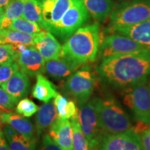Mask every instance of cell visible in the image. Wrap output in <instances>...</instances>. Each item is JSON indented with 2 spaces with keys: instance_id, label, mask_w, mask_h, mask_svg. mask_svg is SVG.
<instances>
[{
  "instance_id": "11",
  "label": "cell",
  "mask_w": 150,
  "mask_h": 150,
  "mask_svg": "<svg viewBox=\"0 0 150 150\" xmlns=\"http://www.w3.org/2000/svg\"><path fill=\"white\" fill-rule=\"evenodd\" d=\"M97 147L99 150H142L140 135L134 128L117 134H103Z\"/></svg>"
},
{
  "instance_id": "5",
  "label": "cell",
  "mask_w": 150,
  "mask_h": 150,
  "mask_svg": "<svg viewBox=\"0 0 150 150\" xmlns=\"http://www.w3.org/2000/svg\"><path fill=\"white\" fill-rule=\"evenodd\" d=\"M96 84V76L89 65L81 66L67 78L64 84L65 91L74 97L78 105L89 100Z\"/></svg>"
},
{
  "instance_id": "14",
  "label": "cell",
  "mask_w": 150,
  "mask_h": 150,
  "mask_svg": "<svg viewBox=\"0 0 150 150\" xmlns=\"http://www.w3.org/2000/svg\"><path fill=\"white\" fill-rule=\"evenodd\" d=\"M35 49L38 51L45 61L57 59L63 55L62 46L51 32L42 30L34 38Z\"/></svg>"
},
{
  "instance_id": "23",
  "label": "cell",
  "mask_w": 150,
  "mask_h": 150,
  "mask_svg": "<svg viewBox=\"0 0 150 150\" xmlns=\"http://www.w3.org/2000/svg\"><path fill=\"white\" fill-rule=\"evenodd\" d=\"M37 34H28L8 29H0V44L33 46L34 38Z\"/></svg>"
},
{
  "instance_id": "12",
  "label": "cell",
  "mask_w": 150,
  "mask_h": 150,
  "mask_svg": "<svg viewBox=\"0 0 150 150\" xmlns=\"http://www.w3.org/2000/svg\"><path fill=\"white\" fill-rule=\"evenodd\" d=\"M107 31L128 37L150 50V18L133 25L108 27Z\"/></svg>"
},
{
  "instance_id": "18",
  "label": "cell",
  "mask_w": 150,
  "mask_h": 150,
  "mask_svg": "<svg viewBox=\"0 0 150 150\" xmlns=\"http://www.w3.org/2000/svg\"><path fill=\"white\" fill-rule=\"evenodd\" d=\"M81 65L62 56L57 59L49 60L45 62V72L52 77L62 79L68 78Z\"/></svg>"
},
{
  "instance_id": "21",
  "label": "cell",
  "mask_w": 150,
  "mask_h": 150,
  "mask_svg": "<svg viewBox=\"0 0 150 150\" xmlns=\"http://www.w3.org/2000/svg\"><path fill=\"white\" fill-rule=\"evenodd\" d=\"M55 86L42 74H38L36 82L33 86L31 95L38 100L48 102L58 95Z\"/></svg>"
},
{
  "instance_id": "32",
  "label": "cell",
  "mask_w": 150,
  "mask_h": 150,
  "mask_svg": "<svg viewBox=\"0 0 150 150\" xmlns=\"http://www.w3.org/2000/svg\"><path fill=\"white\" fill-rule=\"evenodd\" d=\"M13 61V51L11 45L0 44V64Z\"/></svg>"
},
{
  "instance_id": "3",
  "label": "cell",
  "mask_w": 150,
  "mask_h": 150,
  "mask_svg": "<svg viewBox=\"0 0 150 150\" xmlns=\"http://www.w3.org/2000/svg\"><path fill=\"white\" fill-rule=\"evenodd\" d=\"M96 109L103 134H117L134 128L128 115L115 99L96 98Z\"/></svg>"
},
{
  "instance_id": "7",
  "label": "cell",
  "mask_w": 150,
  "mask_h": 150,
  "mask_svg": "<svg viewBox=\"0 0 150 150\" xmlns=\"http://www.w3.org/2000/svg\"><path fill=\"white\" fill-rule=\"evenodd\" d=\"M123 99L137 120L147 125L150 119V92L147 81L127 88Z\"/></svg>"
},
{
  "instance_id": "19",
  "label": "cell",
  "mask_w": 150,
  "mask_h": 150,
  "mask_svg": "<svg viewBox=\"0 0 150 150\" xmlns=\"http://www.w3.org/2000/svg\"><path fill=\"white\" fill-rule=\"evenodd\" d=\"M57 117L53 102H45L38 110L35 116V136L39 137L46 129L50 128Z\"/></svg>"
},
{
  "instance_id": "13",
  "label": "cell",
  "mask_w": 150,
  "mask_h": 150,
  "mask_svg": "<svg viewBox=\"0 0 150 150\" xmlns=\"http://www.w3.org/2000/svg\"><path fill=\"white\" fill-rule=\"evenodd\" d=\"M42 9L45 31L56 24L75 0H37Z\"/></svg>"
},
{
  "instance_id": "34",
  "label": "cell",
  "mask_w": 150,
  "mask_h": 150,
  "mask_svg": "<svg viewBox=\"0 0 150 150\" xmlns=\"http://www.w3.org/2000/svg\"><path fill=\"white\" fill-rule=\"evenodd\" d=\"M139 135L142 150H150V126L144 129Z\"/></svg>"
},
{
  "instance_id": "39",
  "label": "cell",
  "mask_w": 150,
  "mask_h": 150,
  "mask_svg": "<svg viewBox=\"0 0 150 150\" xmlns=\"http://www.w3.org/2000/svg\"><path fill=\"white\" fill-rule=\"evenodd\" d=\"M89 150H99V148L97 147V146H95V147L89 148Z\"/></svg>"
},
{
  "instance_id": "28",
  "label": "cell",
  "mask_w": 150,
  "mask_h": 150,
  "mask_svg": "<svg viewBox=\"0 0 150 150\" xmlns=\"http://www.w3.org/2000/svg\"><path fill=\"white\" fill-rule=\"evenodd\" d=\"M8 29L15 30L28 34H37L43 30L38 24L25 20L21 17L13 20Z\"/></svg>"
},
{
  "instance_id": "17",
  "label": "cell",
  "mask_w": 150,
  "mask_h": 150,
  "mask_svg": "<svg viewBox=\"0 0 150 150\" xmlns=\"http://www.w3.org/2000/svg\"><path fill=\"white\" fill-rule=\"evenodd\" d=\"M0 120L6 125H8L25 138L37 141L34 127L29 119L24 118L20 114L6 111L0 113Z\"/></svg>"
},
{
  "instance_id": "38",
  "label": "cell",
  "mask_w": 150,
  "mask_h": 150,
  "mask_svg": "<svg viewBox=\"0 0 150 150\" xmlns=\"http://www.w3.org/2000/svg\"><path fill=\"white\" fill-rule=\"evenodd\" d=\"M147 86L148 87H149V92H150V76L148 77L147 80Z\"/></svg>"
},
{
  "instance_id": "36",
  "label": "cell",
  "mask_w": 150,
  "mask_h": 150,
  "mask_svg": "<svg viewBox=\"0 0 150 150\" xmlns=\"http://www.w3.org/2000/svg\"><path fill=\"white\" fill-rule=\"evenodd\" d=\"M14 0H0V7L1 8H6V7L8 6L9 4L13 2Z\"/></svg>"
},
{
  "instance_id": "33",
  "label": "cell",
  "mask_w": 150,
  "mask_h": 150,
  "mask_svg": "<svg viewBox=\"0 0 150 150\" xmlns=\"http://www.w3.org/2000/svg\"><path fill=\"white\" fill-rule=\"evenodd\" d=\"M38 150H65L53 141L49 134H45Z\"/></svg>"
},
{
  "instance_id": "22",
  "label": "cell",
  "mask_w": 150,
  "mask_h": 150,
  "mask_svg": "<svg viewBox=\"0 0 150 150\" xmlns=\"http://www.w3.org/2000/svg\"><path fill=\"white\" fill-rule=\"evenodd\" d=\"M88 13L98 22L104 21L114 6L112 0H81Z\"/></svg>"
},
{
  "instance_id": "27",
  "label": "cell",
  "mask_w": 150,
  "mask_h": 150,
  "mask_svg": "<svg viewBox=\"0 0 150 150\" xmlns=\"http://www.w3.org/2000/svg\"><path fill=\"white\" fill-rule=\"evenodd\" d=\"M72 127V150H89L88 144L81 129L78 120V115L70 119Z\"/></svg>"
},
{
  "instance_id": "29",
  "label": "cell",
  "mask_w": 150,
  "mask_h": 150,
  "mask_svg": "<svg viewBox=\"0 0 150 150\" xmlns=\"http://www.w3.org/2000/svg\"><path fill=\"white\" fill-rule=\"evenodd\" d=\"M38 110V106L31 99L24 98L20 99L17 104L16 110L20 115L29 117L34 115Z\"/></svg>"
},
{
  "instance_id": "26",
  "label": "cell",
  "mask_w": 150,
  "mask_h": 150,
  "mask_svg": "<svg viewBox=\"0 0 150 150\" xmlns=\"http://www.w3.org/2000/svg\"><path fill=\"white\" fill-rule=\"evenodd\" d=\"M23 9V0H14L9 4L5 8L3 19L0 24V29H8L13 20L22 16Z\"/></svg>"
},
{
  "instance_id": "20",
  "label": "cell",
  "mask_w": 150,
  "mask_h": 150,
  "mask_svg": "<svg viewBox=\"0 0 150 150\" xmlns=\"http://www.w3.org/2000/svg\"><path fill=\"white\" fill-rule=\"evenodd\" d=\"M2 131L10 150H35L37 142L35 140L25 138L8 125H6L3 127Z\"/></svg>"
},
{
  "instance_id": "1",
  "label": "cell",
  "mask_w": 150,
  "mask_h": 150,
  "mask_svg": "<svg viewBox=\"0 0 150 150\" xmlns=\"http://www.w3.org/2000/svg\"><path fill=\"white\" fill-rule=\"evenodd\" d=\"M97 72L105 81L117 88H127L147 81L150 76V50L108 56L102 59Z\"/></svg>"
},
{
  "instance_id": "31",
  "label": "cell",
  "mask_w": 150,
  "mask_h": 150,
  "mask_svg": "<svg viewBox=\"0 0 150 150\" xmlns=\"http://www.w3.org/2000/svg\"><path fill=\"white\" fill-rule=\"evenodd\" d=\"M18 102V101L11 97L4 90L0 88V108L3 109L4 112L13 109Z\"/></svg>"
},
{
  "instance_id": "30",
  "label": "cell",
  "mask_w": 150,
  "mask_h": 150,
  "mask_svg": "<svg viewBox=\"0 0 150 150\" xmlns=\"http://www.w3.org/2000/svg\"><path fill=\"white\" fill-rule=\"evenodd\" d=\"M20 68L15 61L0 64V86L10 79Z\"/></svg>"
},
{
  "instance_id": "16",
  "label": "cell",
  "mask_w": 150,
  "mask_h": 150,
  "mask_svg": "<svg viewBox=\"0 0 150 150\" xmlns=\"http://www.w3.org/2000/svg\"><path fill=\"white\" fill-rule=\"evenodd\" d=\"M1 86L7 93L19 102L22 98L27 96L29 93L30 81L27 73L19 68V70Z\"/></svg>"
},
{
  "instance_id": "24",
  "label": "cell",
  "mask_w": 150,
  "mask_h": 150,
  "mask_svg": "<svg viewBox=\"0 0 150 150\" xmlns=\"http://www.w3.org/2000/svg\"><path fill=\"white\" fill-rule=\"evenodd\" d=\"M54 104L56 108L57 117L70 120L78 115V109L74 101L69 100L66 97L58 93L54 97Z\"/></svg>"
},
{
  "instance_id": "10",
  "label": "cell",
  "mask_w": 150,
  "mask_h": 150,
  "mask_svg": "<svg viewBox=\"0 0 150 150\" xmlns=\"http://www.w3.org/2000/svg\"><path fill=\"white\" fill-rule=\"evenodd\" d=\"M13 51L14 61L17 64L31 76L45 72V60L33 45H11Z\"/></svg>"
},
{
  "instance_id": "25",
  "label": "cell",
  "mask_w": 150,
  "mask_h": 150,
  "mask_svg": "<svg viewBox=\"0 0 150 150\" xmlns=\"http://www.w3.org/2000/svg\"><path fill=\"white\" fill-rule=\"evenodd\" d=\"M24 9L21 18L35 22L41 29H45V24L43 21L42 9L37 0H23Z\"/></svg>"
},
{
  "instance_id": "6",
  "label": "cell",
  "mask_w": 150,
  "mask_h": 150,
  "mask_svg": "<svg viewBox=\"0 0 150 150\" xmlns=\"http://www.w3.org/2000/svg\"><path fill=\"white\" fill-rule=\"evenodd\" d=\"M88 12L81 0H75L62 16L59 21L49 30L65 41L72 33L81 27L88 19Z\"/></svg>"
},
{
  "instance_id": "37",
  "label": "cell",
  "mask_w": 150,
  "mask_h": 150,
  "mask_svg": "<svg viewBox=\"0 0 150 150\" xmlns=\"http://www.w3.org/2000/svg\"><path fill=\"white\" fill-rule=\"evenodd\" d=\"M4 14V8H1L0 7V24H1V20H2Z\"/></svg>"
},
{
  "instance_id": "40",
  "label": "cell",
  "mask_w": 150,
  "mask_h": 150,
  "mask_svg": "<svg viewBox=\"0 0 150 150\" xmlns=\"http://www.w3.org/2000/svg\"><path fill=\"white\" fill-rule=\"evenodd\" d=\"M147 126H150V119H149V122H148V123H147Z\"/></svg>"
},
{
  "instance_id": "9",
  "label": "cell",
  "mask_w": 150,
  "mask_h": 150,
  "mask_svg": "<svg viewBox=\"0 0 150 150\" xmlns=\"http://www.w3.org/2000/svg\"><path fill=\"white\" fill-rule=\"evenodd\" d=\"M150 50L132 39L124 35L109 33L105 36L99 47V57L104 59L115 54L136 53Z\"/></svg>"
},
{
  "instance_id": "8",
  "label": "cell",
  "mask_w": 150,
  "mask_h": 150,
  "mask_svg": "<svg viewBox=\"0 0 150 150\" xmlns=\"http://www.w3.org/2000/svg\"><path fill=\"white\" fill-rule=\"evenodd\" d=\"M78 120L81 129L87 140L89 148L97 146L103 134L99 127L96 109V98L79 105Z\"/></svg>"
},
{
  "instance_id": "15",
  "label": "cell",
  "mask_w": 150,
  "mask_h": 150,
  "mask_svg": "<svg viewBox=\"0 0 150 150\" xmlns=\"http://www.w3.org/2000/svg\"><path fill=\"white\" fill-rule=\"evenodd\" d=\"M49 136L65 150H72V127L70 121L56 117L49 129Z\"/></svg>"
},
{
  "instance_id": "2",
  "label": "cell",
  "mask_w": 150,
  "mask_h": 150,
  "mask_svg": "<svg viewBox=\"0 0 150 150\" xmlns=\"http://www.w3.org/2000/svg\"><path fill=\"white\" fill-rule=\"evenodd\" d=\"M99 47V27L97 22L80 27L62 46L63 56L83 65L96 59Z\"/></svg>"
},
{
  "instance_id": "41",
  "label": "cell",
  "mask_w": 150,
  "mask_h": 150,
  "mask_svg": "<svg viewBox=\"0 0 150 150\" xmlns=\"http://www.w3.org/2000/svg\"><path fill=\"white\" fill-rule=\"evenodd\" d=\"M0 113H1V112H0Z\"/></svg>"
},
{
  "instance_id": "35",
  "label": "cell",
  "mask_w": 150,
  "mask_h": 150,
  "mask_svg": "<svg viewBox=\"0 0 150 150\" xmlns=\"http://www.w3.org/2000/svg\"><path fill=\"white\" fill-rule=\"evenodd\" d=\"M0 150H10L6 138L2 129H0Z\"/></svg>"
},
{
  "instance_id": "4",
  "label": "cell",
  "mask_w": 150,
  "mask_h": 150,
  "mask_svg": "<svg viewBox=\"0 0 150 150\" xmlns=\"http://www.w3.org/2000/svg\"><path fill=\"white\" fill-rule=\"evenodd\" d=\"M150 18V0H132L114 6L109 14V27L129 26Z\"/></svg>"
}]
</instances>
